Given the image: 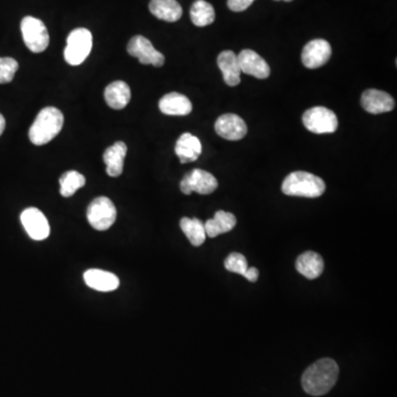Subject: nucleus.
<instances>
[{"label":"nucleus","instance_id":"nucleus-1","mask_svg":"<svg viewBox=\"0 0 397 397\" xmlns=\"http://www.w3.org/2000/svg\"><path fill=\"white\" fill-rule=\"evenodd\" d=\"M339 377V367L336 361L321 359L311 364L304 372L301 384L306 393L313 396L327 394L336 385Z\"/></svg>","mask_w":397,"mask_h":397},{"label":"nucleus","instance_id":"nucleus-2","mask_svg":"<svg viewBox=\"0 0 397 397\" xmlns=\"http://www.w3.org/2000/svg\"><path fill=\"white\" fill-rule=\"evenodd\" d=\"M65 123V117L61 110L49 106L44 108L37 115L34 124L29 129V138L37 146L48 144L59 135Z\"/></svg>","mask_w":397,"mask_h":397},{"label":"nucleus","instance_id":"nucleus-3","mask_svg":"<svg viewBox=\"0 0 397 397\" xmlns=\"http://www.w3.org/2000/svg\"><path fill=\"white\" fill-rule=\"evenodd\" d=\"M284 195L290 197H319L325 193V183L321 178L306 171H295L285 178L282 185Z\"/></svg>","mask_w":397,"mask_h":397},{"label":"nucleus","instance_id":"nucleus-4","mask_svg":"<svg viewBox=\"0 0 397 397\" xmlns=\"http://www.w3.org/2000/svg\"><path fill=\"white\" fill-rule=\"evenodd\" d=\"M93 46V37L90 30L77 28L67 37V48L65 49V61L71 65H82Z\"/></svg>","mask_w":397,"mask_h":397},{"label":"nucleus","instance_id":"nucleus-5","mask_svg":"<svg viewBox=\"0 0 397 397\" xmlns=\"http://www.w3.org/2000/svg\"><path fill=\"white\" fill-rule=\"evenodd\" d=\"M21 32L27 48L34 53H41L49 46L50 37L46 25L34 17H25L21 21Z\"/></svg>","mask_w":397,"mask_h":397},{"label":"nucleus","instance_id":"nucleus-6","mask_svg":"<svg viewBox=\"0 0 397 397\" xmlns=\"http://www.w3.org/2000/svg\"><path fill=\"white\" fill-rule=\"evenodd\" d=\"M86 216L93 228L98 231H106L115 223L117 211L110 199L98 197L89 205Z\"/></svg>","mask_w":397,"mask_h":397},{"label":"nucleus","instance_id":"nucleus-7","mask_svg":"<svg viewBox=\"0 0 397 397\" xmlns=\"http://www.w3.org/2000/svg\"><path fill=\"white\" fill-rule=\"evenodd\" d=\"M303 123L308 131L319 135L334 133L339 125L336 114L323 106H315L306 110L303 115Z\"/></svg>","mask_w":397,"mask_h":397},{"label":"nucleus","instance_id":"nucleus-8","mask_svg":"<svg viewBox=\"0 0 397 397\" xmlns=\"http://www.w3.org/2000/svg\"><path fill=\"white\" fill-rule=\"evenodd\" d=\"M218 180L210 172L202 169H193L186 174L180 182V190L187 195L193 193L207 195L214 193L218 189Z\"/></svg>","mask_w":397,"mask_h":397},{"label":"nucleus","instance_id":"nucleus-9","mask_svg":"<svg viewBox=\"0 0 397 397\" xmlns=\"http://www.w3.org/2000/svg\"><path fill=\"white\" fill-rule=\"evenodd\" d=\"M127 51L131 57L137 58L141 65H154L160 67L164 65V57L162 52L155 49L152 42L143 36L131 38L127 46Z\"/></svg>","mask_w":397,"mask_h":397},{"label":"nucleus","instance_id":"nucleus-10","mask_svg":"<svg viewBox=\"0 0 397 397\" xmlns=\"http://www.w3.org/2000/svg\"><path fill=\"white\" fill-rule=\"evenodd\" d=\"M332 54L330 44L323 39H315L308 42L301 53V61L307 69L315 70L323 67Z\"/></svg>","mask_w":397,"mask_h":397},{"label":"nucleus","instance_id":"nucleus-11","mask_svg":"<svg viewBox=\"0 0 397 397\" xmlns=\"http://www.w3.org/2000/svg\"><path fill=\"white\" fill-rule=\"evenodd\" d=\"M20 220L28 235L34 241H44L50 235L49 222L39 209H26L21 213Z\"/></svg>","mask_w":397,"mask_h":397},{"label":"nucleus","instance_id":"nucleus-12","mask_svg":"<svg viewBox=\"0 0 397 397\" xmlns=\"http://www.w3.org/2000/svg\"><path fill=\"white\" fill-rule=\"evenodd\" d=\"M216 134L226 141H241L247 134L245 122L236 114H224L216 119Z\"/></svg>","mask_w":397,"mask_h":397},{"label":"nucleus","instance_id":"nucleus-13","mask_svg":"<svg viewBox=\"0 0 397 397\" xmlns=\"http://www.w3.org/2000/svg\"><path fill=\"white\" fill-rule=\"evenodd\" d=\"M241 72L256 79H264L271 75V67L263 58L253 50H243L237 56Z\"/></svg>","mask_w":397,"mask_h":397},{"label":"nucleus","instance_id":"nucleus-14","mask_svg":"<svg viewBox=\"0 0 397 397\" xmlns=\"http://www.w3.org/2000/svg\"><path fill=\"white\" fill-rule=\"evenodd\" d=\"M361 105L367 113L377 115L394 110L395 100L389 93L370 89L362 94Z\"/></svg>","mask_w":397,"mask_h":397},{"label":"nucleus","instance_id":"nucleus-15","mask_svg":"<svg viewBox=\"0 0 397 397\" xmlns=\"http://www.w3.org/2000/svg\"><path fill=\"white\" fill-rule=\"evenodd\" d=\"M159 110L164 115L186 116L193 112V103L185 95L172 92L159 100Z\"/></svg>","mask_w":397,"mask_h":397},{"label":"nucleus","instance_id":"nucleus-16","mask_svg":"<svg viewBox=\"0 0 397 397\" xmlns=\"http://www.w3.org/2000/svg\"><path fill=\"white\" fill-rule=\"evenodd\" d=\"M84 282L89 287L98 292H113L119 287V280L113 273L102 269H89L84 273Z\"/></svg>","mask_w":397,"mask_h":397},{"label":"nucleus","instance_id":"nucleus-17","mask_svg":"<svg viewBox=\"0 0 397 397\" xmlns=\"http://www.w3.org/2000/svg\"><path fill=\"white\" fill-rule=\"evenodd\" d=\"M174 152L181 164H189L195 162L200 157L202 145L199 138L193 136V134L185 133L178 139Z\"/></svg>","mask_w":397,"mask_h":397},{"label":"nucleus","instance_id":"nucleus-18","mask_svg":"<svg viewBox=\"0 0 397 397\" xmlns=\"http://www.w3.org/2000/svg\"><path fill=\"white\" fill-rule=\"evenodd\" d=\"M127 155V146L123 141H117L113 146L108 147L103 155L106 164V172L110 177H119L123 174L124 160Z\"/></svg>","mask_w":397,"mask_h":397},{"label":"nucleus","instance_id":"nucleus-19","mask_svg":"<svg viewBox=\"0 0 397 397\" xmlns=\"http://www.w3.org/2000/svg\"><path fill=\"white\" fill-rule=\"evenodd\" d=\"M218 65L223 74L224 82L228 86H236L241 82V67L238 65L237 56L233 51L221 52L218 57Z\"/></svg>","mask_w":397,"mask_h":397},{"label":"nucleus","instance_id":"nucleus-20","mask_svg":"<svg viewBox=\"0 0 397 397\" xmlns=\"http://www.w3.org/2000/svg\"><path fill=\"white\" fill-rule=\"evenodd\" d=\"M104 98L110 108L114 110H123L129 105L131 100V89L124 81H115L106 87Z\"/></svg>","mask_w":397,"mask_h":397},{"label":"nucleus","instance_id":"nucleus-21","mask_svg":"<svg viewBox=\"0 0 397 397\" xmlns=\"http://www.w3.org/2000/svg\"><path fill=\"white\" fill-rule=\"evenodd\" d=\"M296 268L300 274L308 280H315L323 274L325 264L323 257L315 252H306L301 254L296 261Z\"/></svg>","mask_w":397,"mask_h":397},{"label":"nucleus","instance_id":"nucleus-22","mask_svg":"<svg viewBox=\"0 0 397 397\" xmlns=\"http://www.w3.org/2000/svg\"><path fill=\"white\" fill-rule=\"evenodd\" d=\"M149 11L156 18L167 22H176L182 17V8L177 0H152Z\"/></svg>","mask_w":397,"mask_h":397},{"label":"nucleus","instance_id":"nucleus-23","mask_svg":"<svg viewBox=\"0 0 397 397\" xmlns=\"http://www.w3.org/2000/svg\"><path fill=\"white\" fill-rule=\"evenodd\" d=\"M236 226V218L234 214L226 211H218L213 219L204 223L205 233L209 237L213 238L221 234L232 231Z\"/></svg>","mask_w":397,"mask_h":397},{"label":"nucleus","instance_id":"nucleus-24","mask_svg":"<svg viewBox=\"0 0 397 397\" xmlns=\"http://www.w3.org/2000/svg\"><path fill=\"white\" fill-rule=\"evenodd\" d=\"M190 17L193 25L197 27L209 26L216 20V11L214 8L205 0H197L193 3Z\"/></svg>","mask_w":397,"mask_h":397},{"label":"nucleus","instance_id":"nucleus-25","mask_svg":"<svg viewBox=\"0 0 397 397\" xmlns=\"http://www.w3.org/2000/svg\"><path fill=\"white\" fill-rule=\"evenodd\" d=\"M180 228L193 246H201L207 238L204 223L199 219L182 218Z\"/></svg>","mask_w":397,"mask_h":397},{"label":"nucleus","instance_id":"nucleus-26","mask_svg":"<svg viewBox=\"0 0 397 397\" xmlns=\"http://www.w3.org/2000/svg\"><path fill=\"white\" fill-rule=\"evenodd\" d=\"M85 180L84 176L75 171V170H70L62 174L60 178V193L62 197H72L77 190L84 187Z\"/></svg>","mask_w":397,"mask_h":397},{"label":"nucleus","instance_id":"nucleus-27","mask_svg":"<svg viewBox=\"0 0 397 397\" xmlns=\"http://www.w3.org/2000/svg\"><path fill=\"white\" fill-rule=\"evenodd\" d=\"M18 69V62L13 58H0V84L11 82Z\"/></svg>","mask_w":397,"mask_h":397},{"label":"nucleus","instance_id":"nucleus-28","mask_svg":"<svg viewBox=\"0 0 397 397\" xmlns=\"http://www.w3.org/2000/svg\"><path fill=\"white\" fill-rule=\"evenodd\" d=\"M224 267L228 269V272L244 276L249 268V264L244 255L240 253H232L224 261Z\"/></svg>","mask_w":397,"mask_h":397},{"label":"nucleus","instance_id":"nucleus-29","mask_svg":"<svg viewBox=\"0 0 397 397\" xmlns=\"http://www.w3.org/2000/svg\"><path fill=\"white\" fill-rule=\"evenodd\" d=\"M255 0H228V7L234 13L246 11Z\"/></svg>","mask_w":397,"mask_h":397},{"label":"nucleus","instance_id":"nucleus-30","mask_svg":"<svg viewBox=\"0 0 397 397\" xmlns=\"http://www.w3.org/2000/svg\"><path fill=\"white\" fill-rule=\"evenodd\" d=\"M259 269L255 268V267H249L247 271H246L245 277L246 280H249V282H255L257 280H259Z\"/></svg>","mask_w":397,"mask_h":397},{"label":"nucleus","instance_id":"nucleus-31","mask_svg":"<svg viewBox=\"0 0 397 397\" xmlns=\"http://www.w3.org/2000/svg\"><path fill=\"white\" fill-rule=\"evenodd\" d=\"M6 121L5 117H4L1 114H0V136L3 135L4 131H5Z\"/></svg>","mask_w":397,"mask_h":397},{"label":"nucleus","instance_id":"nucleus-32","mask_svg":"<svg viewBox=\"0 0 397 397\" xmlns=\"http://www.w3.org/2000/svg\"><path fill=\"white\" fill-rule=\"evenodd\" d=\"M276 1H280V0H276ZM284 1H286V3H290L292 0H284Z\"/></svg>","mask_w":397,"mask_h":397}]
</instances>
